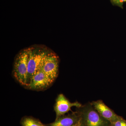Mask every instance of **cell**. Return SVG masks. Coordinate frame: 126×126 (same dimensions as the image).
Listing matches in <instances>:
<instances>
[{"instance_id": "52a82bcc", "label": "cell", "mask_w": 126, "mask_h": 126, "mask_svg": "<svg viewBox=\"0 0 126 126\" xmlns=\"http://www.w3.org/2000/svg\"><path fill=\"white\" fill-rule=\"evenodd\" d=\"M91 103L99 114L104 118L109 121L111 123L122 117L117 115L101 100L93 101Z\"/></svg>"}, {"instance_id": "7a4b0ae2", "label": "cell", "mask_w": 126, "mask_h": 126, "mask_svg": "<svg viewBox=\"0 0 126 126\" xmlns=\"http://www.w3.org/2000/svg\"><path fill=\"white\" fill-rule=\"evenodd\" d=\"M29 56V48L21 50L16 57L13 71L16 81L21 85L27 87Z\"/></svg>"}, {"instance_id": "8992f818", "label": "cell", "mask_w": 126, "mask_h": 126, "mask_svg": "<svg viewBox=\"0 0 126 126\" xmlns=\"http://www.w3.org/2000/svg\"><path fill=\"white\" fill-rule=\"evenodd\" d=\"M82 106L81 103L78 102H70L63 94H59L56 100L54 106V110L56 114V119L60 117L65 115V113L71 111V108L75 107L77 108Z\"/></svg>"}, {"instance_id": "6da1fadb", "label": "cell", "mask_w": 126, "mask_h": 126, "mask_svg": "<svg viewBox=\"0 0 126 126\" xmlns=\"http://www.w3.org/2000/svg\"><path fill=\"white\" fill-rule=\"evenodd\" d=\"M79 126H111L109 121L102 116L89 103L77 108Z\"/></svg>"}, {"instance_id": "9c48e42d", "label": "cell", "mask_w": 126, "mask_h": 126, "mask_svg": "<svg viewBox=\"0 0 126 126\" xmlns=\"http://www.w3.org/2000/svg\"><path fill=\"white\" fill-rule=\"evenodd\" d=\"M21 123L22 126H46L38 119L31 117L23 118Z\"/></svg>"}, {"instance_id": "8fae6325", "label": "cell", "mask_w": 126, "mask_h": 126, "mask_svg": "<svg viewBox=\"0 0 126 126\" xmlns=\"http://www.w3.org/2000/svg\"><path fill=\"white\" fill-rule=\"evenodd\" d=\"M111 2L114 5L123 9V3L126 2V0H110Z\"/></svg>"}, {"instance_id": "ba28073f", "label": "cell", "mask_w": 126, "mask_h": 126, "mask_svg": "<svg viewBox=\"0 0 126 126\" xmlns=\"http://www.w3.org/2000/svg\"><path fill=\"white\" fill-rule=\"evenodd\" d=\"M79 117L77 112L67 115H63L55 119L48 126H77L79 124Z\"/></svg>"}, {"instance_id": "30bf717a", "label": "cell", "mask_w": 126, "mask_h": 126, "mask_svg": "<svg viewBox=\"0 0 126 126\" xmlns=\"http://www.w3.org/2000/svg\"><path fill=\"white\" fill-rule=\"evenodd\" d=\"M111 126H126V121L122 117L117 121L111 123Z\"/></svg>"}, {"instance_id": "7c38bea8", "label": "cell", "mask_w": 126, "mask_h": 126, "mask_svg": "<svg viewBox=\"0 0 126 126\" xmlns=\"http://www.w3.org/2000/svg\"><path fill=\"white\" fill-rule=\"evenodd\" d=\"M79 126V124H78V126Z\"/></svg>"}, {"instance_id": "4fadbf2b", "label": "cell", "mask_w": 126, "mask_h": 126, "mask_svg": "<svg viewBox=\"0 0 126 126\" xmlns=\"http://www.w3.org/2000/svg\"></svg>"}, {"instance_id": "5b68a950", "label": "cell", "mask_w": 126, "mask_h": 126, "mask_svg": "<svg viewBox=\"0 0 126 126\" xmlns=\"http://www.w3.org/2000/svg\"><path fill=\"white\" fill-rule=\"evenodd\" d=\"M54 81L41 69L39 68L32 79L27 87L32 90H43L48 87Z\"/></svg>"}, {"instance_id": "277c9868", "label": "cell", "mask_w": 126, "mask_h": 126, "mask_svg": "<svg viewBox=\"0 0 126 126\" xmlns=\"http://www.w3.org/2000/svg\"><path fill=\"white\" fill-rule=\"evenodd\" d=\"M59 65L58 56L53 53L47 52L42 60L39 68L54 81L58 74Z\"/></svg>"}, {"instance_id": "3957f363", "label": "cell", "mask_w": 126, "mask_h": 126, "mask_svg": "<svg viewBox=\"0 0 126 126\" xmlns=\"http://www.w3.org/2000/svg\"><path fill=\"white\" fill-rule=\"evenodd\" d=\"M46 52L40 48H29L27 87L32 79L39 68L41 63Z\"/></svg>"}]
</instances>
